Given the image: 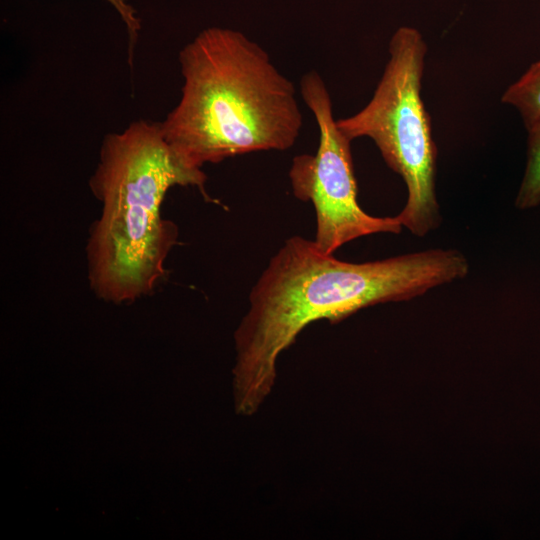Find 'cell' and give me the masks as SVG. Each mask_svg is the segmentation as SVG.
Masks as SVG:
<instances>
[{"label":"cell","instance_id":"8","mask_svg":"<svg viewBox=\"0 0 540 540\" xmlns=\"http://www.w3.org/2000/svg\"><path fill=\"white\" fill-rule=\"evenodd\" d=\"M105 1L113 6L126 25L129 35V62L132 64L134 46L138 38V31L141 29L140 20L136 16V11L126 2V0Z\"/></svg>","mask_w":540,"mask_h":540},{"label":"cell","instance_id":"2","mask_svg":"<svg viewBox=\"0 0 540 540\" xmlns=\"http://www.w3.org/2000/svg\"><path fill=\"white\" fill-rule=\"evenodd\" d=\"M179 64L181 97L159 123L189 165L294 145L303 125L296 88L242 32L202 30L181 49Z\"/></svg>","mask_w":540,"mask_h":540},{"label":"cell","instance_id":"7","mask_svg":"<svg viewBox=\"0 0 540 540\" xmlns=\"http://www.w3.org/2000/svg\"><path fill=\"white\" fill-rule=\"evenodd\" d=\"M527 138V163L516 197L519 209H530L540 204V119L525 126Z\"/></svg>","mask_w":540,"mask_h":540},{"label":"cell","instance_id":"5","mask_svg":"<svg viewBox=\"0 0 540 540\" xmlns=\"http://www.w3.org/2000/svg\"><path fill=\"white\" fill-rule=\"evenodd\" d=\"M302 98L319 129L315 154L293 158L289 178L292 192L313 204L316 215V246L326 254L357 238L377 234H398L402 225L395 217H374L357 201V184L351 155V140L334 118L331 98L321 76L311 71L300 81Z\"/></svg>","mask_w":540,"mask_h":540},{"label":"cell","instance_id":"3","mask_svg":"<svg viewBox=\"0 0 540 540\" xmlns=\"http://www.w3.org/2000/svg\"><path fill=\"white\" fill-rule=\"evenodd\" d=\"M206 180L167 142L160 123L138 120L105 136L89 181L101 213L86 246L88 279L99 298L122 303L154 290L178 238L176 225L161 216L165 195L193 186L208 198Z\"/></svg>","mask_w":540,"mask_h":540},{"label":"cell","instance_id":"1","mask_svg":"<svg viewBox=\"0 0 540 540\" xmlns=\"http://www.w3.org/2000/svg\"><path fill=\"white\" fill-rule=\"evenodd\" d=\"M468 273V260L454 249L353 263L322 252L313 240L288 238L252 287L234 334L237 412L258 411L275 385L280 354L310 323H334L368 306L408 300Z\"/></svg>","mask_w":540,"mask_h":540},{"label":"cell","instance_id":"6","mask_svg":"<svg viewBox=\"0 0 540 540\" xmlns=\"http://www.w3.org/2000/svg\"><path fill=\"white\" fill-rule=\"evenodd\" d=\"M502 102L519 111L525 126L540 119V60L506 89Z\"/></svg>","mask_w":540,"mask_h":540},{"label":"cell","instance_id":"4","mask_svg":"<svg viewBox=\"0 0 540 540\" xmlns=\"http://www.w3.org/2000/svg\"><path fill=\"white\" fill-rule=\"evenodd\" d=\"M426 52L417 29L398 28L391 37L389 59L372 98L356 114L337 120L351 141L372 139L388 167L402 177L407 202L396 218L418 237L441 223L435 193L437 151L421 97Z\"/></svg>","mask_w":540,"mask_h":540}]
</instances>
